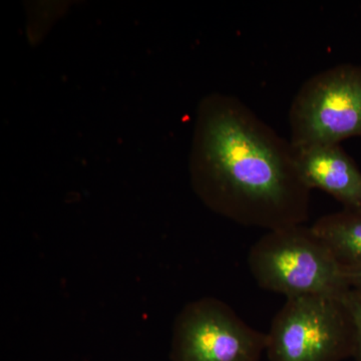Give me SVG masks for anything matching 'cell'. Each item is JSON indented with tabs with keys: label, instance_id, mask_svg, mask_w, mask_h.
<instances>
[{
	"label": "cell",
	"instance_id": "cell-1",
	"mask_svg": "<svg viewBox=\"0 0 361 361\" xmlns=\"http://www.w3.org/2000/svg\"><path fill=\"white\" fill-rule=\"evenodd\" d=\"M189 171L205 206L238 224L272 231L308 219L311 189L290 141L237 97L215 92L199 104Z\"/></svg>",
	"mask_w": 361,
	"mask_h": 361
},
{
	"label": "cell",
	"instance_id": "cell-2",
	"mask_svg": "<svg viewBox=\"0 0 361 361\" xmlns=\"http://www.w3.org/2000/svg\"><path fill=\"white\" fill-rule=\"evenodd\" d=\"M248 266L261 288L287 299L342 297L351 288L329 246L303 225L266 233L252 246Z\"/></svg>",
	"mask_w": 361,
	"mask_h": 361
},
{
	"label": "cell",
	"instance_id": "cell-3",
	"mask_svg": "<svg viewBox=\"0 0 361 361\" xmlns=\"http://www.w3.org/2000/svg\"><path fill=\"white\" fill-rule=\"evenodd\" d=\"M343 296L287 299L267 334L268 360L343 361L353 357L355 327Z\"/></svg>",
	"mask_w": 361,
	"mask_h": 361
},
{
	"label": "cell",
	"instance_id": "cell-4",
	"mask_svg": "<svg viewBox=\"0 0 361 361\" xmlns=\"http://www.w3.org/2000/svg\"><path fill=\"white\" fill-rule=\"evenodd\" d=\"M294 148L361 135V66L342 63L308 78L289 111Z\"/></svg>",
	"mask_w": 361,
	"mask_h": 361
},
{
	"label": "cell",
	"instance_id": "cell-5",
	"mask_svg": "<svg viewBox=\"0 0 361 361\" xmlns=\"http://www.w3.org/2000/svg\"><path fill=\"white\" fill-rule=\"evenodd\" d=\"M267 334L247 324L228 304L204 297L184 306L173 326V361H260Z\"/></svg>",
	"mask_w": 361,
	"mask_h": 361
},
{
	"label": "cell",
	"instance_id": "cell-6",
	"mask_svg": "<svg viewBox=\"0 0 361 361\" xmlns=\"http://www.w3.org/2000/svg\"><path fill=\"white\" fill-rule=\"evenodd\" d=\"M294 149L297 167L311 190L329 194L344 210L361 211V171L341 145Z\"/></svg>",
	"mask_w": 361,
	"mask_h": 361
},
{
	"label": "cell",
	"instance_id": "cell-7",
	"mask_svg": "<svg viewBox=\"0 0 361 361\" xmlns=\"http://www.w3.org/2000/svg\"><path fill=\"white\" fill-rule=\"evenodd\" d=\"M344 269L361 268V211L322 216L311 226Z\"/></svg>",
	"mask_w": 361,
	"mask_h": 361
},
{
	"label": "cell",
	"instance_id": "cell-8",
	"mask_svg": "<svg viewBox=\"0 0 361 361\" xmlns=\"http://www.w3.org/2000/svg\"><path fill=\"white\" fill-rule=\"evenodd\" d=\"M343 300L353 316L355 327V345L353 358L355 361H361V290L349 289L344 294Z\"/></svg>",
	"mask_w": 361,
	"mask_h": 361
},
{
	"label": "cell",
	"instance_id": "cell-9",
	"mask_svg": "<svg viewBox=\"0 0 361 361\" xmlns=\"http://www.w3.org/2000/svg\"><path fill=\"white\" fill-rule=\"evenodd\" d=\"M346 278L351 288L361 290V268L345 269Z\"/></svg>",
	"mask_w": 361,
	"mask_h": 361
}]
</instances>
